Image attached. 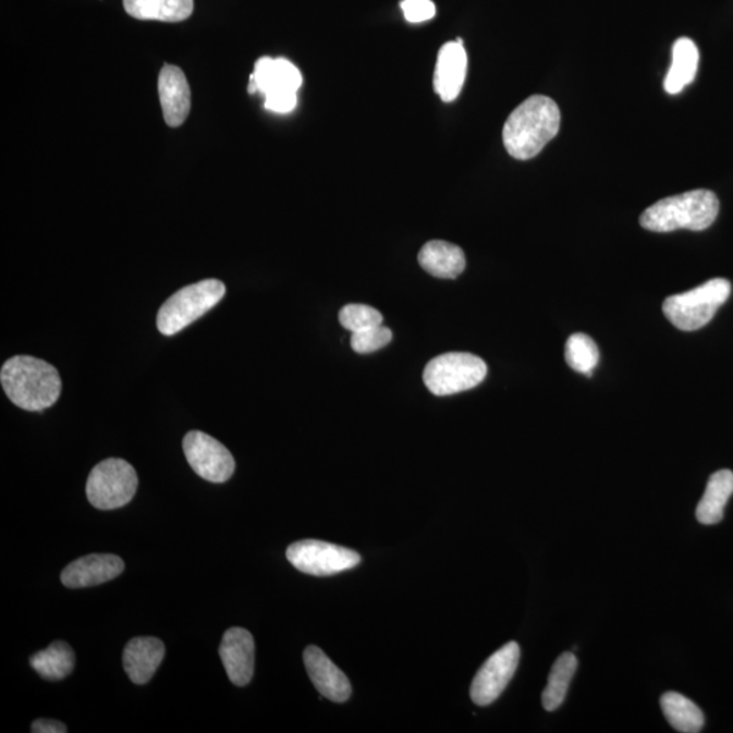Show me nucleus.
I'll list each match as a JSON object with an SVG mask.
<instances>
[{"instance_id":"7","label":"nucleus","mask_w":733,"mask_h":733,"mask_svg":"<svg viewBox=\"0 0 733 733\" xmlns=\"http://www.w3.org/2000/svg\"><path fill=\"white\" fill-rule=\"evenodd\" d=\"M137 484V474L129 462L119 459L105 460L93 468L87 478V499L98 510L121 509L134 499Z\"/></svg>"},{"instance_id":"17","label":"nucleus","mask_w":733,"mask_h":733,"mask_svg":"<svg viewBox=\"0 0 733 733\" xmlns=\"http://www.w3.org/2000/svg\"><path fill=\"white\" fill-rule=\"evenodd\" d=\"M252 78L256 81L257 89L264 97L274 94L297 93L302 86L301 71L290 60L279 58H261L255 65Z\"/></svg>"},{"instance_id":"24","label":"nucleus","mask_w":733,"mask_h":733,"mask_svg":"<svg viewBox=\"0 0 733 733\" xmlns=\"http://www.w3.org/2000/svg\"><path fill=\"white\" fill-rule=\"evenodd\" d=\"M577 670V659L572 652H565L551 667L547 687L542 693V705L548 712L559 709L565 701L567 688Z\"/></svg>"},{"instance_id":"20","label":"nucleus","mask_w":733,"mask_h":733,"mask_svg":"<svg viewBox=\"0 0 733 733\" xmlns=\"http://www.w3.org/2000/svg\"><path fill=\"white\" fill-rule=\"evenodd\" d=\"M699 52L696 42L682 37L672 47V64L665 76L664 89L669 94L681 93L696 78Z\"/></svg>"},{"instance_id":"16","label":"nucleus","mask_w":733,"mask_h":733,"mask_svg":"<svg viewBox=\"0 0 733 733\" xmlns=\"http://www.w3.org/2000/svg\"><path fill=\"white\" fill-rule=\"evenodd\" d=\"M163 658L164 645L159 638H132L123 653L124 670L136 685H145L156 674Z\"/></svg>"},{"instance_id":"13","label":"nucleus","mask_w":733,"mask_h":733,"mask_svg":"<svg viewBox=\"0 0 733 733\" xmlns=\"http://www.w3.org/2000/svg\"><path fill=\"white\" fill-rule=\"evenodd\" d=\"M124 567V561L118 555L89 554L64 567L62 583L68 588L96 587L120 576Z\"/></svg>"},{"instance_id":"15","label":"nucleus","mask_w":733,"mask_h":733,"mask_svg":"<svg viewBox=\"0 0 733 733\" xmlns=\"http://www.w3.org/2000/svg\"><path fill=\"white\" fill-rule=\"evenodd\" d=\"M163 118L169 126L178 129L191 112L192 94L184 71L175 65H163L158 80Z\"/></svg>"},{"instance_id":"14","label":"nucleus","mask_w":733,"mask_h":733,"mask_svg":"<svg viewBox=\"0 0 733 733\" xmlns=\"http://www.w3.org/2000/svg\"><path fill=\"white\" fill-rule=\"evenodd\" d=\"M467 73V54L462 40L444 44L440 48L435 68L433 89L444 102L459 98Z\"/></svg>"},{"instance_id":"11","label":"nucleus","mask_w":733,"mask_h":733,"mask_svg":"<svg viewBox=\"0 0 733 733\" xmlns=\"http://www.w3.org/2000/svg\"><path fill=\"white\" fill-rule=\"evenodd\" d=\"M255 640L246 630L231 627L224 633L219 655L229 680L235 686L249 685L255 674Z\"/></svg>"},{"instance_id":"22","label":"nucleus","mask_w":733,"mask_h":733,"mask_svg":"<svg viewBox=\"0 0 733 733\" xmlns=\"http://www.w3.org/2000/svg\"><path fill=\"white\" fill-rule=\"evenodd\" d=\"M32 669L47 681H62L74 671L75 655L68 643L54 642L30 658Z\"/></svg>"},{"instance_id":"27","label":"nucleus","mask_w":733,"mask_h":733,"mask_svg":"<svg viewBox=\"0 0 733 733\" xmlns=\"http://www.w3.org/2000/svg\"><path fill=\"white\" fill-rule=\"evenodd\" d=\"M391 339H393L391 330L383 325H378V327L352 333L351 345L356 354L367 355L384 349L386 345L390 344Z\"/></svg>"},{"instance_id":"5","label":"nucleus","mask_w":733,"mask_h":733,"mask_svg":"<svg viewBox=\"0 0 733 733\" xmlns=\"http://www.w3.org/2000/svg\"><path fill=\"white\" fill-rule=\"evenodd\" d=\"M225 295V285L217 279H207L184 286L159 308L157 327L164 335H174L217 306Z\"/></svg>"},{"instance_id":"26","label":"nucleus","mask_w":733,"mask_h":733,"mask_svg":"<svg viewBox=\"0 0 733 733\" xmlns=\"http://www.w3.org/2000/svg\"><path fill=\"white\" fill-rule=\"evenodd\" d=\"M340 323L350 332H361L367 328L378 327L382 325L383 317L377 308L367 305H349L340 311Z\"/></svg>"},{"instance_id":"28","label":"nucleus","mask_w":733,"mask_h":733,"mask_svg":"<svg viewBox=\"0 0 733 733\" xmlns=\"http://www.w3.org/2000/svg\"><path fill=\"white\" fill-rule=\"evenodd\" d=\"M401 8L406 21L412 22V24H420V22L432 20L437 14V8H435L432 0H404Z\"/></svg>"},{"instance_id":"3","label":"nucleus","mask_w":733,"mask_h":733,"mask_svg":"<svg viewBox=\"0 0 733 733\" xmlns=\"http://www.w3.org/2000/svg\"><path fill=\"white\" fill-rule=\"evenodd\" d=\"M720 203L712 191L697 190L665 197L645 209L640 218L644 229L655 233L686 229L703 231L718 219Z\"/></svg>"},{"instance_id":"21","label":"nucleus","mask_w":733,"mask_h":733,"mask_svg":"<svg viewBox=\"0 0 733 733\" xmlns=\"http://www.w3.org/2000/svg\"><path fill=\"white\" fill-rule=\"evenodd\" d=\"M126 13L141 21L183 22L193 13V0H123Z\"/></svg>"},{"instance_id":"9","label":"nucleus","mask_w":733,"mask_h":733,"mask_svg":"<svg viewBox=\"0 0 733 733\" xmlns=\"http://www.w3.org/2000/svg\"><path fill=\"white\" fill-rule=\"evenodd\" d=\"M521 648L515 642L505 644L485 661L474 676L471 697L478 707H488L501 696L509 686L520 665Z\"/></svg>"},{"instance_id":"23","label":"nucleus","mask_w":733,"mask_h":733,"mask_svg":"<svg viewBox=\"0 0 733 733\" xmlns=\"http://www.w3.org/2000/svg\"><path fill=\"white\" fill-rule=\"evenodd\" d=\"M661 709L672 729L683 733H697L704 729L705 716L696 704L680 693H665L660 699Z\"/></svg>"},{"instance_id":"18","label":"nucleus","mask_w":733,"mask_h":733,"mask_svg":"<svg viewBox=\"0 0 733 733\" xmlns=\"http://www.w3.org/2000/svg\"><path fill=\"white\" fill-rule=\"evenodd\" d=\"M418 264L435 278L456 279L465 271L466 258L460 246L445 241H431L418 253Z\"/></svg>"},{"instance_id":"12","label":"nucleus","mask_w":733,"mask_h":733,"mask_svg":"<svg viewBox=\"0 0 733 733\" xmlns=\"http://www.w3.org/2000/svg\"><path fill=\"white\" fill-rule=\"evenodd\" d=\"M303 660L314 686L322 697L333 703L349 701L352 687L349 677L318 647H307Z\"/></svg>"},{"instance_id":"1","label":"nucleus","mask_w":733,"mask_h":733,"mask_svg":"<svg viewBox=\"0 0 733 733\" xmlns=\"http://www.w3.org/2000/svg\"><path fill=\"white\" fill-rule=\"evenodd\" d=\"M560 124V108L553 99L547 96L527 98L505 121V150L520 161L537 157L559 134Z\"/></svg>"},{"instance_id":"6","label":"nucleus","mask_w":733,"mask_h":733,"mask_svg":"<svg viewBox=\"0 0 733 733\" xmlns=\"http://www.w3.org/2000/svg\"><path fill=\"white\" fill-rule=\"evenodd\" d=\"M487 374V363L481 357L465 352H451L429 362L424 369L423 379L432 394L444 396L477 388Z\"/></svg>"},{"instance_id":"25","label":"nucleus","mask_w":733,"mask_h":733,"mask_svg":"<svg viewBox=\"0 0 733 733\" xmlns=\"http://www.w3.org/2000/svg\"><path fill=\"white\" fill-rule=\"evenodd\" d=\"M565 361L575 371L591 377L599 363V350L587 334H572L565 345Z\"/></svg>"},{"instance_id":"8","label":"nucleus","mask_w":733,"mask_h":733,"mask_svg":"<svg viewBox=\"0 0 733 733\" xmlns=\"http://www.w3.org/2000/svg\"><path fill=\"white\" fill-rule=\"evenodd\" d=\"M286 559L297 571L311 576H332L352 570L362 561L361 554L355 550L317 539L292 543L286 549Z\"/></svg>"},{"instance_id":"2","label":"nucleus","mask_w":733,"mask_h":733,"mask_svg":"<svg viewBox=\"0 0 733 733\" xmlns=\"http://www.w3.org/2000/svg\"><path fill=\"white\" fill-rule=\"evenodd\" d=\"M5 395L21 410L41 412L51 407L62 393L58 369L33 356H14L0 371Z\"/></svg>"},{"instance_id":"4","label":"nucleus","mask_w":733,"mask_h":733,"mask_svg":"<svg viewBox=\"0 0 733 733\" xmlns=\"http://www.w3.org/2000/svg\"><path fill=\"white\" fill-rule=\"evenodd\" d=\"M730 295L729 280L712 279L697 289L667 297L663 303L664 316L675 328L694 332L712 321Z\"/></svg>"},{"instance_id":"10","label":"nucleus","mask_w":733,"mask_h":733,"mask_svg":"<svg viewBox=\"0 0 733 733\" xmlns=\"http://www.w3.org/2000/svg\"><path fill=\"white\" fill-rule=\"evenodd\" d=\"M187 463L197 476L209 482L222 484L235 472L234 456L219 440L200 431L185 435L183 442Z\"/></svg>"},{"instance_id":"29","label":"nucleus","mask_w":733,"mask_h":733,"mask_svg":"<svg viewBox=\"0 0 733 733\" xmlns=\"http://www.w3.org/2000/svg\"><path fill=\"white\" fill-rule=\"evenodd\" d=\"M68 731V726L54 720L38 719L32 724L33 733H65Z\"/></svg>"},{"instance_id":"19","label":"nucleus","mask_w":733,"mask_h":733,"mask_svg":"<svg viewBox=\"0 0 733 733\" xmlns=\"http://www.w3.org/2000/svg\"><path fill=\"white\" fill-rule=\"evenodd\" d=\"M733 494V473L720 471L710 476L707 489L697 506V520L703 525H718L723 520L726 503Z\"/></svg>"}]
</instances>
